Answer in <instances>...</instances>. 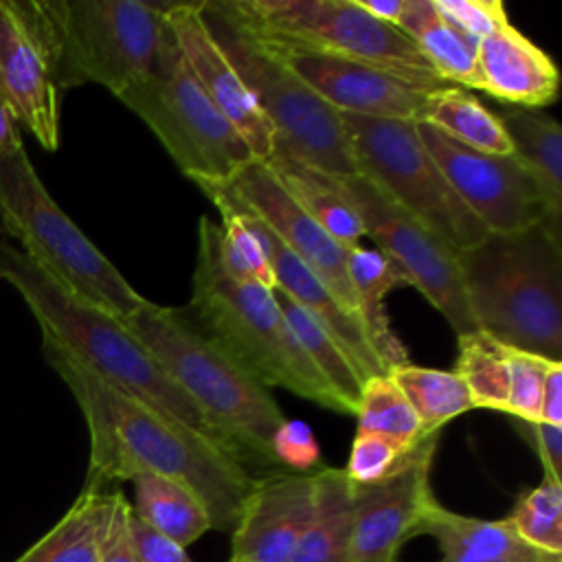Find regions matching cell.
<instances>
[{"label":"cell","instance_id":"5","mask_svg":"<svg viewBox=\"0 0 562 562\" xmlns=\"http://www.w3.org/2000/svg\"><path fill=\"white\" fill-rule=\"evenodd\" d=\"M191 307L206 334L259 384L281 386L323 408L347 413L310 362L279 310L274 290L235 281L220 261V224L200 217Z\"/></svg>","mask_w":562,"mask_h":562},{"label":"cell","instance_id":"33","mask_svg":"<svg viewBox=\"0 0 562 562\" xmlns=\"http://www.w3.org/2000/svg\"><path fill=\"white\" fill-rule=\"evenodd\" d=\"M457 367L472 408H492L505 413L509 384V345L483 329L457 336Z\"/></svg>","mask_w":562,"mask_h":562},{"label":"cell","instance_id":"37","mask_svg":"<svg viewBox=\"0 0 562 562\" xmlns=\"http://www.w3.org/2000/svg\"><path fill=\"white\" fill-rule=\"evenodd\" d=\"M555 364L562 362H553L516 347L509 349V384L505 413L512 415V419L540 422L544 380Z\"/></svg>","mask_w":562,"mask_h":562},{"label":"cell","instance_id":"27","mask_svg":"<svg viewBox=\"0 0 562 562\" xmlns=\"http://www.w3.org/2000/svg\"><path fill=\"white\" fill-rule=\"evenodd\" d=\"M351 533V481L342 468L316 470L312 516L290 562H345Z\"/></svg>","mask_w":562,"mask_h":562},{"label":"cell","instance_id":"25","mask_svg":"<svg viewBox=\"0 0 562 562\" xmlns=\"http://www.w3.org/2000/svg\"><path fill=\"white\" fill-rule=\"evenodd\" d=\"M347 277L351 281L360 318L371 336L375 351L380 353L386 369L408 362L406 347L393 334L384 296L397 288L408 285L404 272L378 248L353 246L347 250Z\"/></svg>","mask_w":562,"mask_h":562},{"label":"cell","instance_id":"16","mask_svg":"<svg viewBox=\"0 0 562 562\" xmlns=\"http://www.w3.org/2000/svg\"><path fill=\"white\" fill-rule=\"evenodd\" d=\"M222 184L241 206L259 217L336 296L360 318L358 301L347 277V250L285 191L266 160H252ZM362 321V318H360Z\"/></svg>","mask_w":562,"mask_h":562},{"label":"cell","instance_id":"24","mask_svg":"<svg viewBox=\"0 0 562 562\" xmlns=\"http://www.w3.org/2000/svg\"><path fill=\"white\" fill-rule=\"evenodd\" d=\"M397 29L413 40L443 83L483 90L476 57L479 42L448 24L432 0H406Z\"/></svg>","mask_w":562,"mask_h":562},{"label":"cell","instance_id":"31","mask_svg":"<svg viewBox=\"0 0 562 562\" xmlns=\"http://www.w3.org/2000/svg\"><path fill=\"white\" fill-rule=\"evenodd\" d=\"M108 494L86 485L59 522L15 562H99V529Z\"/></svg>","mask_w":562,"mask_h":562},{"label":"cell","instance_id":"6","mask_svg":"<svg viewBox=\"0 0 562 562\" xmlns=\"http://www.w3.org/2000/svg\"><path fill=\"white\" fill-rule=\"evenodd\" d=\"M239 31L274 53H321L382 68L415 86H446L413 40L356 0L213 2Z\"/></svg>","mask_w":562,"mask_h":562},{"label":"cell","instance_id":"44","mask_svg":"<svg viewBox=\"0 0 562 562\" xmlns=\"http://www.w3.org/2000/svg\"><path fill=\"white\" fill-rule=\"evenodd\" d=\"M540 422L549 426H562V364H555L544 380Z\"/></svg>","mask_w":562,"mask_h":562},{"label":"cell","instance_id":"42","mask_svg":"<svg viewBox=\"0 0 562 562\" xmlns=\"http://www.w3.org/2000/svg\"><path fill=\"white\" fill-rule=\"evenodd\" d=\"M514 428L536 450L544 476L562 483V426L514 419Z\"/></svg>","mask_w":562,"mask_h":562},{"label":"cell","instance_id":"14","mask_svg":"<svg viewBox=\"0 0 562 562\" xmlns=\"http://www.w3.org/2000/svg\"><path fill=\"white\" fill-rule=\"evenodd\" d=\"M417 134L450 187L490 233H518L547 224L542 191L514 154L474 151L422 121Z\"/></svg>","mask_w":562,"mask_h":562},{"label":"cell","instance_id":"9","mask_svg":"<svg viewBox=\"0 0 562 562\" xmlns=\"http://www.w3.org/2000/svg\"><path fill=\"white\" fill-rule=\"evenodd\" d=\"M61 42L59 90L99 83L121 97L145 79L171 37V2L46 0Z\"/></svg>","mask_w":562,"mask_h":562},{"label":"cell","instance_id":"2","mask_svg":"<svg viewBox=\"0 0 562 562\" xmlns=\"http://www.w3.org/2000/svg\"><path fill=\"white\" fill-rule=\"evenodd\" d=\"M162 371L200 408L217 443L248 472L279 470L272 437L285 419L274 397L182 310L145 301L123 318Z\"/></svg>","mask_w":562,"mask_h":562},{"label":"cell","instance_id":"13","mask_svg":"<svg viewBox=\"0 0 562 562\" xmlns=\"http://www.w3.org/2000/svg\"><path fill=\"white\" fill-rule=\"evenodd\" d=\"M61 42L46 0H0V88L20 125L59 147Z\"/></svg>","mask_w":562,"mask_h":562},{"label":"cell","instance_id":"39","mask_svg":"<svg viewBox=\"0 0 562 562\" xmlns=\"http://www.w3.org/2000/svg\"><path fill=\"white\" fill-rule=\"evenodd\" d=\"M432 4L448 24L476 42L509 24L501 0H432Z\"/></svg>","mask_w":562,"mask_h":562},{"label":"cell","instance_id":"35","mask_svg":"<svg viewBox=\"0 0 562 562\" xmlns=\"http://www.w3.org/2000/svg\"><path fill=\"white\" fill-rule=\"evenodd\" d=\"M514 529L531 544L562 555V483L542 476V481L522 492L505 516Z\"/></svg>","mask_w":562,"mask_h":562},{"label":"cell","instance_id":"19","mask_svg":"<svg viewBox=\"0 0 562 562\" xmlns=\"http://www.w3.org/2000/svg\"><path fill=\"white\" fill-rule=\"evenodd\" d=\"M314 494L316 470L257 476L231 533L228 562H290L312 516Z\"/></svg>","mask_w":562,"mask_h":562},{"label":"cell","instance_id":"3","mask_svg":"<svg viewBox=\"0 0 562 562\" xmlns=\"http://www.w3.org/2000/svg\"><path fill=\"white\" fill-rule=\"evenodd\" d=\"M0 279L22 296L42 329V342L57 347L105 384L213 437L200 408L162 371L125 323L64 290L20 248L0 239Z\"/></svg>","mask_w":562,"mask_h":562},{"label":"cell","instance_id":"38","mask_svg":"<svg viewBox=\"0 0 562 562\" xmlns=\"http://www.w3.org/2000/svg\"><path fill=\"white\" fill-rule=\"evenodd\" d=\"M415 446L404 443L393 437H386V435H380V432L356 430V437H353L351 450H349V459L342 470L351 483L367 485V483L380 481L391 470H395L400 465V461Z\"/></svg>","mask_w":562,"mask_h":562},{"label":"cell","instance_id":"11","mask_svg":"<svg viewBox=\"0 0 562 562\" xmlns=\"http://www.w3.org/2000/svg\"><path fill=\"white\" fill-rule=\"evenodd\" d=\"M358 167L395 204L439 235L457 252L490 233L463 204L417 134V121L340 112Z\"/></svg>","mask_w":562,"mask_h":562},{"label":"cell","instance_id":"32","mask_svg":"<svg viewBox=\"0 0 562 562\" xmlns=\"http://www.w3.org/2000/svg\"><path fill=\"white\" fill-rule=\"evenodd\" d=\"M386 373L402 389L428 435L439 432L450 419L472 408L468 389L457 371L402 362Z\"/></svg>","mask_w":562,"mask_h":562},{"label":"cell","instance_id":"8","mask_svg":"<svg viewBox=\"0 0 562 562\" xmlns=\"http://www.w3.org/2000/svg\"><path fill=\"white\" fill-rule=\"evenodd\" d=\"M204 18L274 130V154L327 176H358L340 112L325 103L279 55L239 31L213 2Z\"/></svg>","mask_w":562,"mask_h":562},{"label":"cell","instance_id":"41","mask_svg":"<svg viewBox=\"0 0 562 562\" xmlns=\"http://www.w3.org/2000/svg\"><path fill=\"white\" fill-rule=\"evenodd\" d=\"M272 457L279 470L314 472L321 468V448L303 419H283L272 437Z\"/></svg>","mask_w":562,"mask_h":562},{"label":"cell","instance_id":"29","mask_svg":"<svg viewBox=\"0 0 562 562\" xmlns=\"http://www.w3.org/2000/svg\"><path fill=\"white\" fill-rule=\"evenodd\" d=\"M296 204L312 215L345 248L360 246L364 228L351 204L336 191L327 173L296 160L272 156L266 160Z\"/></svg>","mask_w":562,"mask_h":562},{"label":"cell","instance_id":"34","mask_svg":"<svg viewBox=\"0 0 562 562\" xmlns=\"http://www.w3.org/2000/svg\"><path fill=\"white\" fill-rule=\"evenodd\" d=\"M356 417V430L360 432H380L413 446L428 437L411 402L406 400L402 389L389 378V373L371 375L364 380Z\"/></svg>","mask_w":562,"mask_h":562},{"label":"cell","instance_id":"23","mask_svg":"<svg viewBox=\"0 0 562 562\" xmlns=\"http://www.w3.org/2000/svg\"><path fill=\"white\" fill-rule=\"evenodd\" d=\"M514 156L536 178L547 204V233L562 241V127L538 110L509 108L498 114Z\"/></svg>","mask_w":562,"mask_h":562},{"label":"cell","instance_id":"17","mask_svg":"<svg viewBox=\"0 0 562 562\" xmlns=\"http://www.w3.org/2000/svg\"><path fill=\"white\" fill-rule=\"evenodd\" d=\"M198 187L217 206V211L239 213L250 224L268 252L274 274V290L283 292L314 321H318L329 331V336L349 353L364 380L371 375H384L389 371L380 353L375 351L364 323L356 314L347 312L329 292V288L259 217L241 206L222 184L200 182Z\"/></svg>","mask_w":562,"mask_h":562},{"label":"cell","instance_id":"43","mask_svg":"<svg viewBox=\"0 0 562 562\" xmlns=\"http://www.w3.org/2000/svg\"><path fill=\"white\" fill-rule=\"evenodd\" d=\"M130 529L140 562H195L184 547L147 527L134 516V512L130 514Z\"/></svg>","mask_w":562,"mask_h":562},{"label":"cell","instance_id":"22","mask_svg":"<svg viewBox=\"0 0 562 562\" xmlns=\"http://www.w3.org/2000/svg\"><path fill=\"white\" fill-rule=\"evenodd\" d=\"M415 536H430L441 562H562V555L527 542L507 518L457 514L437 498L424 507Z\"/></svg>","mask_w":562,"mask_h":562},{"label":"cell","instance_id":"21","mask_svg":"<svg viewBox=\"0 0 562 562\" xmlns=\"http://www.w3.org/2000/svg\"><path fill=\"white\" fill-rule=\"evenodd\" d=\"M483 92L525 110L549 105L558 97L560 72L553 59L512 22L485 35L476 48Z\"/></svg>","mask_w":562,"mask_h":562},{"label":"cell","instance_id":"1","mask_svg":"<svg viewBox=\"0 0 562 562\" xmlns=\"http://www.w3.org/2000/svg\"><path fill=\"white\" fill-rule=\"evenodd\" d=\"M48 364L77 400L90 432L88 483L132 481L149 472L189 487L211 527L233 533L257 476L228 450L187 424L105 384L53 345L42 342Z\"/></svg>","mask_w":562,"mask_h":562},{"label":"cell","instance_id":"18","mask_svg":"<svg viewBox=\"0 0 562 562\" xmlns=\"http://www.w3.org/2000/svg\"><path fill=\"white\" fill-rule=\"evenodd\" d=\"M167 20L176 44L211 103L248 145L255 160L274 154V130L233 61L217 44L202 2H171Z\"/></svg>","mask_w":562,"mask_h":562},{"label":"cell","instance_id":"45","mask_svg":"<svg viewBox=\"0 0 562 562\" xmlns=\"http://www.w3.org/2000/svg\"><path fill=\"white\" fill-rule=\"evenodd\" d=\"M18 145H24L22 136H20V121L0 88V154L13 149Z\"/></svg>","mask_w":562,"mask_h":562},{"label":"cell","instance_id":"36","mask_svg":"<svg viewBox=\"0 0 562 562\" xmlns=\"http://www.w3.org/2000/svg\"><path fill=\"white\" fill-rule=\"evenodd\" d=\"M220 261L222 268L241 283L274 290V274L268 252L250 224L233 211H220Z\"/></svg>","mask_w":562,"mask_h":562},{"label":"cell","instance_id":"26","mask_svg":"<svg viewBox=\"0 0 562 562\" xmlns=\"http://www.w3.org/2000/svg\"><path fill=\"white\" fill-rule=\"evenodd\" d=\"M422 123H428L443 136L483 154L512 156L514 145L501 123L483 101L465 88L441 86L430 90L424 101Z\"/></svg>","mask_w":562,"mask_h":562},{"label":"cell","instance_id":"46","mask_svg":"<svg viewBox=\"0 0 562 562\" xmlns=\"http://www.w3.org/2000/svg\"><path fill=\"white\" fill-rule=\"evenodd\" d=\"M356 4L373 15L375 20H382L391 26H397L406 7V0H356Z\"/></svg>","mask_w":562,"mask_h":562},{"label":"cell","instance_id":"28","mask_svg":"<svg viewBox=\"0 0 562 562\" xmlns=\"http://www.w3.org/2000/svg\"><path fill=\"white\" fill-rule=\"evenodd\" d=\"M130 483L134 485V516L176 544L187 549L213 529L202 501L182 483L149 472L136 474Z\"/></svg>","mask_w":562,"mask_h":562},{"label":"cell","instance_id":"40","mask_svg":"<svg viewBox=\"0 0 562 562\" xmlns=\"http://www.w3.org/2000/svg\"><path fill=\"white\" fill-rule=\"evenodd\" d=\"M130 514L132 503L123 492L112 490L99 529V562H140L130 529Z\"/></svg>","mask_w":562,"mask_h":562},{"label":"cell","instance_id":"4","mask_svg":"<svg viewBox=\"0 0 562 562\" xmlns=\"http://www.w3.org/2000/svg\"><path fill=\"white\" fill-rule=\"evenodd\" d=\"M457 259L479 329L562 362V241L536 224L518 233H487Z\"/></svg>","mask_w":562,"mask_h":562},{"label":"cell","instance_id":"10","mask_svg":"<svg viewBox=\"0 0 562 562\" xmlns=\"http://www.w3.org/2000/svg\"><path fill=\"white\" fill-rule=\"evenodd\" d=\"M116 99L147 123L178 169L195 184L226 182L255 160L241 136L211 103L173 33L156 68Z\"/></svg>","mask_w":562,"mask_h":562},{"label":"cell","instance_id":"30","mask_svg":"<svg viewBox=\"0 0 562 562\" xmlns=\"http://www.w3.org/2000/svg\"><path fill=\"white\" fill-rule=\"evenodd\" d=\"M274 299L292 334L296 336L299 345L307 353L310 362L316 367V371L323 375L327 386L342 402L347 415H356L360 391L364 384V375L360 373L356 362L329 336V331L318 321H314L303 307H299L292 299H288L279 290H274Z\"/></svg>","mask_w":562,"mask_h":562},{"label":"cell","instance_id":"20","mask_svg":"<svg viewBox=\"0 0 562 562\" xmlns=\"http://www.w3.org/2000/svg\"><path fill=\"white\" fill-rule=\"evenodd\" d=\"M279 55L325 103H329L338 112L373 119L422 121L424 101L430 92L428 88L415 86L382 68L336 55Z\"/></svg>","mask_w":562,"mask_h":562},{"label":"cell","instance_id":"7","mask_svg":"<svg viewBox=\"0 0 562 562\" xmlns=\"http://www.w3.org/2000/svg\"><path fill=\"white\" fill-rule=\"evenodd\" d=\"M0 224L42 272L77 299L121 321L147 301L57 206L24 145L0 154Z\"/></svg>","mask_w":562,"mask_h":562},{"label":"cell","instance_id":"15","mask_svg":"<svg viewBox=\"0 0 562 562\" xmlns=\"http://www.w3.org/2000/svg\"><path fill=\"white\" fill-rule=\"evenodd\" d=\"M439 432L424 437L380 481L351 483V533L345 562H400V549L415 536L424 507L435 498L430 468Z\"/></svg>","mask_w":562,"mask_h":562},{"label":"cell","instance_id":"12","mask_svg":"<svg viewBox=\"0 0 562 562\" xmlns=\"http://www.w3.org/2000/svg\"><path fill=\"white\" fill-rule=\"evenodd\" d=\"M329 180L360 217L364 235L404 272L408 285L443 314L457 336L476 331L457 250L364 176H329Z\"/></svg>","mask_w":562,"mask_h":562}]
</instances>
